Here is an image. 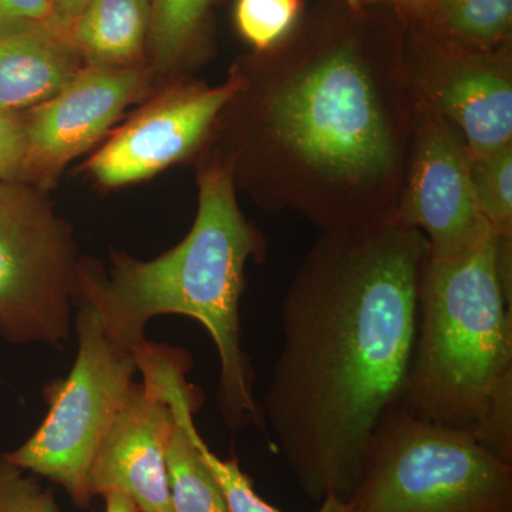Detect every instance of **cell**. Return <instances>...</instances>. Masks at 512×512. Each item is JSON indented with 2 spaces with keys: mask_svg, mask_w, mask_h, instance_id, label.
I'll list each match as a JSON object with an SVG mask.
<instances>
[{
  "mask_svg": "<svg viewBox=\"0 0 512 512\" xmlns=\"http://www.w3.org/2000/svg\"><path fill=\"white\" fill-rule=\"evenodd\" d=\"M238 86L232 70L217 86L173 80L114 130L87 161V173L101 187L119 188L141 183L201 154Z\"/></svg>",
  "mask_w": 512,
  "mask_h": 512,
  "instance_id": "30bf717a",
  "label": "cell"
},
{
  "mask_svg": "<svg viewBox=\"0 0 512 512\" xmlns=\"http://www.w3.org/2000/svg\"><path fill=\"white\" fill-rule=\"evenodd\" d=\"M50 3H52L57 18L60 19V22L66 26L67 32H69L70 23L82 12L89 0H50Z\"/></svg>",
  "mask_w": 512,
  "mask_h": 512,
  "instance_id": "d4e9b609",
  "label": "cell"
},
{
  "mask_svg": "<svg viewBox=\"0 0 512 512\" xmlns=\"http://www.w3.org/2000/svg\"><path fill=\"white\" fill-rule=\"evenodd\" d=\"M350 512H512V466L468 430L417 419L399 404L377 424Z\"/></svg>",
  "mask_w": 512,
  "mask_h": 512,
  "instance_id": "5b68a950",
  "label": "cell"
},
{
  "mask_svg": "<svg viewBox=\"0 0 512 512\" xmlns=\"http://www.w3.org/2000/svg\"><path fill=\"white\" fill-rule=\"evenodd\" d=\"M217 0H151L147 49L154 79L177 73L201 46L212 6Z\"/></svg>",
  "mask_w": 512,
  "mask_h": 512,
  "instance_id": "2e32d148",
  "label": "cell"
},
{
  "mask_svg": "<svg viewBox=\"0 0 512 512\" xmlns=\"http://www.w3.org/2000/svg\"><path fill=\"white\" fill-rule=\"evenodd\" d=\"M197 185V215L180 244L151 261L111 252L109 275L80 259L74 306L90 303L111 342L127 350L146 342L147 323L157 316L197 320L220 357L217 406L225 426L234 433L249 426L266 433L239 322L247 265L249 259L264 261L266 239L245 218L231 174L211 151H201Z\"/></svg>",
  "mask_w": 512,
  "mask_h": 512,
  "instance_id": "3957f363",
  "label": "cell"
},
{
  "mask_svg": "<svg viewBox=\"0 0 512 512\" xmlns=\"http://www.w3.org/2000/svg\"><path fill=\"white\" fill-rule=\"evenodd\" d=\"M26 150L25 113L0 110V183L20 181Z\"/></svg>",
  "mask_w": 512,
  "mask_h": 512,
  "instance_id": "603a6c76",
  "label": "cell"
},
{
  "mask_svg": "<svg viewBox=\"0 0 512 512\" xmlns=\"http://www.w3.org/2000/svg\"><path fill=\"white\" fill-rule=\"evenodd\" d=\"M416 25L456 45L497 49L511 43L512 0H437Z\"/></svg>",
  "mask_w": 512,
  "mask_h": 512,
  "instance_id": "e0dca14e",
  "label": "cell"
},
{
  "mask_svg": "<svg viewBox=\"0 0 512 512\" xmlns=\"http://www.w3.org/2000/svg\"><path fill=\"white\" fill-rule=\"evenodd\" d=\"M83 66L66 37L43 30L0 35V110L35 109L56 96Z\"/></svg>",
  "mask_w": 512,
  "mask_h": 512,
  "instance_id": "5bb4252c",
  "label": "cell"
},
{
  "mask_svg": "<svg viewBox=\"0 0 512 512\" xmlns=\"http://www.w3.org/2000/svg\"><path fill=\"white\" fill-rule=\"evenodd\" d=\"M0 456V512H62L52 490Z\"/></svg>",
  "mask_w": 512,
  "mask_h": 512,
  "instance_id": "44dd1931",
  "label": "cell"
},
{
  "mask_svg": "<svg viewBox=\"0 0 512 512\" xmlns=\"http://www.w3.org/2000/svg\"><path fill=\"white\" fill-rule=\"evenodd\" d=\"M512 384V276L493 232L464 254L427 259L409 373L399 406L417 419L473 431Z\"/></svg>",
  "mask_w": 512,
  "mask_h": 512,
  "instance_id": "277c9868",
  "label": "cell"
},
{
  "mask_svg": "<svg viewBox=\"0 0 512 512\" xmlns=\"http://www.w3.org/2000/svg\"><path fill=\"white\" fill-rule=\"evenodd\" d=\"M173 424V407L156 382L131 383L94 458L92 497L119 491L140 512H174L165 458Z\"/></svg>",
  "mask_w": 512,
  "mask_h": 512,
  "instance_id": "7c38bea8",
  "label": "cell"
},
{
  "mask_svg": "<svg viewBox=\"0 0 512 512\" xmlns=\"http://www.w3.org/2000/svg\"><path fill=\"white\" fill-rule=\"evenodd\" d=\"M478 211L497 238L512 239V144L483 157H470Z\"/></svg>",
  "mask_w": 512,
  "mask_h": 512,
  "instance_id": "ac0fdd59",
  "label": "cell"
},
{
  "mask_svg": "<svg viewBox=\"0 0 512 512\" xmlns=\"http://www.w3.org/2000/svg\"><path fill=\"white\" fill-rule=\"evenodd\" d=\"M357 5L383 6L393 10L404 23H417L426 18L437 0H349Z\"/></svg>",
  "mask_w": 512,
  "mask_h": 512,
  "instance_id": "cb8c5ba5",
  "label": "cell"
},
{
  "mask_svg": "<svg viewBox=\"0 0 512 512\" xmlns=\"http://www.w3.org/2000/svg\"><path fill=\"white\" fill-rule=\"evenodd\" d=\"M103 498L106 501L104 512H140L136 503L128 495L119 491L103 495Z\"/></svg>",
  "mask_w": 512,
  "mask_h": 512,
  "instance_id": "484cf974",
  "label": "cell"
},
{
  "mask_svg": "<svg viewBox=\"0 0 512 512\" xmlns=\"http://www.w3.org/2000/svg\"><path fill=\"white\" fill-rule=\"evenodd\" d=\"M404 36L383 6L320 3L281 45L232 67L237 93L204 150L259 208L320 234L390 214L416 116Z\"/></svg>",
  "mask_w": 512,
  "mask_h": 512,
  "instance_id": "6da1fadb",
  "label": "cell"
},
{
  "mask_svg": "<svg viewBox=\"0 0 512 512\" xmlns=\"http://www.w3.org/2000/svg\"><path fill=\"white\" fill-rule=\"evenodd\" d=\"M404 63L416 103L453 124L470 157L512 144V43L460 46L406 23Z\"/></svg>",
  "mask_w": 512,
  "mask_h": 512,
  "instance_id": "ba28073f",
  "label": "cell"
},
{
  "mask_svg": "<svg viewBox=\"0 0 512 512\" xmlns=\"http://www.w3.org/2000/svg\"><path fill=\"white\" fill-rule=\"evenodd\" d=\"M429 255L423 232L393 211L320 234L289 282L282 346L259 404L313 503L349 500L373 431L402 399Z\"/></svg>",
  "mask_w": 512,
  "mask_h": 512,
  "instance_id": "7a4b0ae2",
  "label": "cell"
},
{
  "mask_svg": "<svg viewBox=\"0 0 512 512\" xmlns=\"http://www.w3.org/2000/svg\"><path fill=\"white\" fill-rule=\"evenodd\" d=\"M303 0H237L234 22L254 53H266L288 39L303 18Z\"/></svg>",
  "mask_w": 512,
  "mask_h": 512,
  "instance_id": "d6986e66",
  "label": "cell"
},
{
  "mask_svg": "<svg viewBox=\"0 0 512 512\" xmlns=\"http://www.w3.org/2000/svg\"><path fill=\"white\" fill-rule=\"evenodd\" d=\"M16 30H43L69 40L50 0H0V35Z\"/></svg>",
  "mask_w": 512,
  "mask_h": 512,
  "instance_id": "7402d4cb",
  "label": "cell"
},
{
  "mask_svg": "<svg viewBox=\"0 0 512 512\" xmlns=\"http://www.w3.org/2000/svg\"><path fill=\"white\" fill-rule=\"evenodd\" d=\"M146 63L84 64L52 99L25 111L26 150L20 181L47 191L64 168L109 133L128 106L153 86Z\"/></svg>",
  "mask_w": 512,
  "mask_h": 512,
  "instance_id": "8fae6325",
  "label": "cell"
},
{
  "mask_svg": "<svg viewBox=\"0 0 512 512\" xmlns=\"http://www.w3.org/2000/svg\"><path fill=\"white\" fill-rule=\"evenodd\" d=\"M190 356L181 352L158 353L144 369V376L163 390L174 413L167 441L168 478L174 512H231L217 478L205 463L198 447L194 414L200 412L204 397L187 380Z\"/></svg>",
  "mask_w": 512,
  "mask_h": 512,
  "instance_id": "4fadbf2b",
  "label": "cell"
},
{
  "mask_svg": "<svg viewBox=\"0 0 512 512\" xmlns=\"http://www.w3.org/2000/svg\"><path fill=\"white\" fill-rule=\"evenodd\" d=\"M79 348L72 370L45 387L47 414L22 446L2 454L66 491L76 507L92 504L89 478L101 440L138 372L134 350L111 342L99 313L76 302Z\"/></svg>",
  "mask_w": 512,
  "mask_h": 512,
  "instance_id": "8992f818",
  "label": "cell"
},
{
  "mask_svg": "<svg viewBox=\"0 0 512 512\" xmlns=\"http://www.w3.org/2000/svg\"><path fill=\"white\" fill-rule=\"evenodd\" d=\"M151 25V0H89L70 23L69 40L84 64L144 63Z\"/></svg>",
  "mask_w": 512,
  "mask_h": 512,
  "instance_id": "9a60e30c",
  "label": "cell"
},
{
  "mask_svg": "<svg viewBox=\"0 0 512 512\" xmlns=\"http://www.w3.org/2000/svg\"><path fill=\"white\" fill-rule=\"evenodd\" d=\"M198 447L205 463L211 468L212 474L217 478L222 493L227 500L231 512H281L272 507L256 493L254 481L239 466L238 458L235 456L220 458L210 447L207 446L202 437L198 439ZM316 512H350L348 501L328 495L319 505Z\"/></svg>",
  "mask_w": 512,
  "mask_h": 512,
  "instance_id": "ffe728a7",
  "label": "cell"
},
{
  "mask_svg": "<svg viewBox=\"0 0 512 512\" xmlns=\"http://www.w3.org/2000/svg\"><path fill=\"white\" fill-rule=\"evenodd\" d=\"M77 244L46 191L0 183V338L60 348L72 333Z\"/></svg>",
  "mask_w": 512,
  "mask_h": 512,
  "instance_id": "52a82bcc",
  "label": "cell"
},
{
  "mask_svg": "<svg viewBox=\"0 0 512 512\" xmlns=\"http://www.w3.org/2000/svg\"><path fill=\"white\" fill-rule=\"evenodd\" d=\"M394 212L404 224L423 232L431 258L464 254L491 232L474 198L463 136L417 103Z\"/></svg>",
  "mask_w": 512,
  "mask_h": 512,
  "instance_id": "9c48e42d",
  "label": "cell"
}]
</instances>
